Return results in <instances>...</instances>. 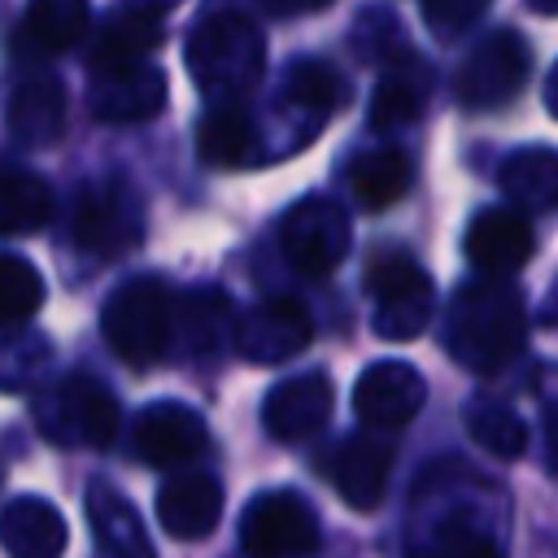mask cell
<instances>
[{
	"label": "cell",
	"mask_w": 558,
	"mask_h": 558,
	"mask_svg": "<svg viewBox=\"0 0 558 558\" xmlns=\"http://www.w3.org/2000/svg\"><path fill=\"white\" fill-rule=\"evenodd\" d=\"M541 323L558 331V279L549 283V296H545V310H541Z\"/></svg>",
	"instance_id": "cell-38"
},
{
	"label": "cell",
	"mask_w": 558,
	"mask_h": 558,
	"mask_svg": "<svg viewBox=\"0 0 558 558\" xmlns=\"http://www.w3.org/2000/svg\"><path fill=\"white\" fill-rule=\"evenodd\" d=\"M353 48L362 61H405V31L388 9H362L353 26Z\"/></svg>",
	"instance_id": "cell-34"
},
{
	"label": "cell",
	"mask_w": 558,
	"mask_h": 558,
	"mask_svg": "<svg viewBox=\"0 0 558 558\" xmlns=\"http://www.w3.org/2000/svg\"><path fill=\"white\" fill-rule=\"evenodd\" d=\"M87 105H92V118L100 122H144L166 105V74L148 61L135 70L100 74Z\"/></svg>",
	"instance_id": "cell-21"
},
{
	"label": "cell",
	"mask_w": 558,
	"mask_h": 558,
	"mask_svg": "<svg viewBox=\"0 0 558 558\" xmlns=\"http://www.w3.org/2000/svg\"><path fill=\"white\" fill-rule=\"evenodd\" d=\"M209 449L205 418L183 401H153L131 423V453L157 471H174L196 462Z\"/></svg>",
	"instance_id": "cell-11"
},
{
	"label": "cell",
	"mask_w": 558,
	"mask_h": 558,
	"mask_svg": "<svg viewBox=\"0 0 558 558\" xmlns=\"http://www.w3.org/2000/svg\"><path fill=\"white\" fill-rule=\"evenodd\" d=\"M65 126V87L52 78V74H35V78H22L9 96V131L17 144L26 148H39V144H52Z\"/></svg>",
	"instance_id": "cell-25"
},
{
	"label": "cell",
	"mask_w": 558,
	"mask_h": 558,
	"mask_svg": "<svg viewBox=\"0 0 558 558\" xmlns=\"http://www.w3.org/2000/svg\"><path fill=\"white\" fill-rule=\"evenodd\" d=\"M488 9V0H423V22L432 35L453 39L462 31H471V22Z\"/></svg>",
	"instance_id": "cell-35"
},
{
	"label": "cell",
	"mask_w": 558,
	"mask_h": 558,
	"mask_svg": "<svg viewBox=\"0 0 558 558\" xmlns=\"http://www.w3.org/2000/svg\"><path fill=\"white\" fill-rule=\"evenodd\" d=\"M532 65V48L519 31L501 26L488 31L480 44H471V52L458 61L453 70V96L466 109H497L506 100L519 96L523 78Z\"/></svg>",
	"instance_id": "cell-9"
},
{
	"label": "cell",
	"mask_w": 558,
	"mask_h": 558,
	"mask_svg": "<svg viewBox=\"0 0 558 558\" xmlns=\"http://www.w3.org/2000/svg\"><path fill=\"white\" fill-rule=\"evenodd\" d=\"M310 336H314V318L296 296H266L231 323L235 353L262 366L296 357L310 344Z\"/></svg>",
	"instance_id": "cell-10"
},
{
	"label": "cell",
	"mask_w": 558,
	"mask_h": 558,
	"mask_svg": "<svg viewBox=\"0 0 558 558\" xmlns=\"http://www.w3.org/2000/svg\"><path fill=\"white\" fill-rule=\"evenodd\" d=\"M196 157L209 170H231L257 157V122L240 100H218L196 122Z\"/></svg>",
	"instance_id": "cell-22"
},
{
	"label": "cell",
	"mask_w": 558,
	"mask_h": 558,
	"mask_svg": "<svg viewBox=\"0 0 558 558\" xmlns=\"http://www.w3.org/2000/svg\"><path fill=\"white\" fill-rule=\"evenodd\" d=\"M187 74L222 100H240L266 70V35L244 13H209L187 35Z\"/></svg>",
	"instance_id": "cell-3"
},
{
	"label": "cell",
	"mask_w": 558,
	"mask_h": 558,
	"mask_svg": "<svg viewBox=\"0 0 558 558\" xmlns=\"http://www.w3.org/2000/svg\"><path fill=\"white\" fill-rule=\"evenodd\" d=\"M344 183L362 209H388L397 205L414 183V161L405 148H366L349 161Z\"/></svg>",
	"instance_id": "cell-26"
},
{
	"label": "cell",
	"mask_w": 558,
	"mask_h": 558,
	"mask_svg": "<svg viewBox=\"0 0 558 558\" xmlns=\"http://www.w3.org/2000/svg\"><path fill=\"white\" fill-rule=\"evenodd\" d=\"M545 432H549V445H554V462H558V401L549 405V418H545Z\"/></svg>",
	"instance_id": "cell-39"
},
{
	"label": "cell",
	"mask_w": 558,
	"mask_h": 558,
	"mask_svg": "<svg viewBox=\"0 0 558 558\" xmlns=\"http://www.w3.org/2000/svg\"><path fill=\"white\" fill-rule=\"evenodd\" d=\"M532 248H536V235L523 209L514 205H484L466 227V257L484 275H501V279L519 275Z\"/></svg>",
	"instance_id": "cell-14"
},
{
	"label": "cell",
	"mask_w": 558,
	"mask_h": 558,
	"mask_svg": "<svg viewBox=\"0 0 558 558\" xmlns=\"http://www.w3.org/2000/svg\"><path fill=\"white\" fill-rule=\"evenodd\" d=\"M497 187L506 192V205L523 214L558 209V148H545V144L514 148L497 170Z\"/></svg>",
	"instance_id": "cell-24"
},
{
	"label": "cell",
	"mask_w": 558,
	"mask_h": 558,
	"mask_svg": "<svg viewBox=\"0 0 558 558\" xmlns=\"http://www.w3.org/2000/svg\"><path fill=\"white\" fill-rule=\"evenodd\" d=\"M83 514L92 523L96 558H157L153 554V541L144 532V519L135 514V506L109 480H92L87 484Z\"/></svg>",
	"instance_id": "cell-17"
},
{
	"label": "cell",
	"mask_w": 558,
	"mask_h": 558,
	"mask_svg": "<svg viewBox=\"0 0 558 558\" xmlns=\"http://www.w3.org/2000/svg\"><path fill=\"white\" fill-rule=\"evenodd\" d=\"M144 240V201L131 179L105 174L78 187L70 205V244L87 257L113 262L140 248Z\"/></svg>",
	"instance_id": "cell-4"
},
{
	"label": "cell",
	"mask_w": 558,
	"mask_h": 558,
	"mask_svg": "<svg viewBox=\"0 0 558 558\" xmlns=\"http://www.w3.org/2000/svg\"><path fill=\"white\" fill-rule=\"evenodd\" d=\"M427 401V384L410 362L379 357L371 362L353 384V410L371 432L405 427Z\"/></svg>",
	"instance_id": "cell-12"
},
{
	"label": "cell",
	"mask_w": 558,
	"mask_h": 558,
	"mask_svg": "<svg viewBox=\"0 0 558 558\" xmlns=\"http://www.w3.org/2000/svg\"><path fill=\"white\" fill-rule=\"evenodd\" d=\"M532 13H541V17H558V0H523Z\"/></svg>",
	"instance_id": "cell-40"
},
{
	"label": "cell",
	"mask_w": 558,
	"mask_h": 558,
	"mask_svg": "<svg viewBox=\"0 0 558 558\" xmlns=\"http://www.w3.org/2000/svg\"><path fill=\"white\" fill-rule=\"evenodd\" d=\"M105 344L135 371L161 362L174 344V288L161 275L122 279L100 310Z\"/></svg>",
	"instance_id": "cell-2"
},
{
	"label": "cell",
	"mask_w": 558,
	"mask_h": 558,
	"mask_svg": "<svg viewBox=\"0 0 558 558\" xmlns=\"http://www.w3.org/2000/svg\"><path fill=\"white\" fill-rule=\"evenodd\" d=\"M231 331V305L218 288H196L187 301H174V336L187 353L214 357L227 344Z\"/></svg>",
	"instance_id": "cell-29"
},
{
	"label": "cell",
	"mask_w": 558,
	"mask_h": 558,
	"mask_svg": "<svg viewBox=\"0 0 558 558\" xmlns=\"http://www.w3.org/2000/svg\"><path fill=\"white\" fill-rule=\"evenodd\" d=\"M44 440L61 449H109L118 436V397L96 375H65L31 405Z\"/></svg>",
	"instance_id": "cell-5"
},
{
	"label": "cell",
	"mask_w": 558,
	"mask_h": 558,
	"mask_svg": "<svg viewBox=\"0 0 558 558\" xmlns=\"http://www.w3.org/2000/svg\"><path fill=\"white\" fill-rule=\"evenodd\" d=\"M135 4H140V9H157V13H161V9H174L179 0H135Z\"/></svg>",
	"instance_id": "cell-41"
},
{
	"label": "cell",
	"mask_w": 558,
	"mask_h": 558,
	"mask_svg": "<svg viewBox=\"0 0 558 558\" xmlns=\"http://www.w3.org/2000/svg\"><path fill=\"white\" fill-rule=\"evenodd\" d=\"M240 549L248 558H310L318 549V514L292 488L257 493L240 514Z\"/></svg>",
	"instance_id": "cell-8"
},
{
	"label": "cell",
	"mask_w": 558,
	"mask_h": 558,
	"mask_svg": "<svg viewBox=\"0 0 558 558\" xmlns=\"http://www.w3.org/2000/svg\"><path fill=\"white\" fill-rule=\"evenodd\" d=\"M466 432L475 436V445L501 462H514L523 458L527 449V423L519 418V410H510L506 401H493V397H475L462 414Z\"/></svg>",
	"instance_id": "cell-30"
},
{
	"label": "cell",
	"mask_w": 558,
	"mask_h": 558,
	"mask_svg": "<svg viewBox=\"0 0 558 558\" xmlns=\"http://www.w3.org/2000/svg\"><path fill=\"white\" fill-rule=\"evenodd\" d=\"M366 296H371V323L384 340H414L427 331L436 310L432 275L401 253H384L366 270Z\"/></svg>",
	"instance_id": "cell-6"
},
{
	"label": "cell",
	"mask_w": 558,
	"mask_h": 558,
	"mask_svg": "<svg viewBox=\"0 0 558 558\" xmlns=\"http://www.w3.org/2000/svg\"><path fill=\"white\" fill-rule=\"evenodd\" d=\"M166 39V22L157 9H118L100 35L92 39V52H87V70L100 78V74H118V70H135L148 61V52H157Z\"/></svg>",
	"instance_id": "cell-16"
},
{
	"label": "cell",
	"mask_w": 558,
	"mask_h": 558,
	"mask_svg": "<svg viewBox=\"0 0 558 558\" xmlns=\"http://www.w3.org/2000/svg\"><path fill=\"white\" fill-rule=\"evenodd\" d=\"M222 519V488L209 471H174L157 488V523L174 541H201Z\"/></svg>",
	"instance_id": "cell-15"
},
{
	"label": "cell",
	"mask_w": 558,
	"mask_h": 558,
	"mask_svg": "<svg viewBox=\"0 0 558 558\" xmlns=\"http://www.w3.org/2000/svg\"><path fill=\"white\" fill-rule=\"evenodd\" d=\"M331 0H262V9L275 13V17H301V13H318Z\"/></svg>",
	"instance_id": "cell-36"
},
{
	"label": "cell",
	"mask_w": 558,
	"mask_h": 558,
	"mask_svg": "<svg viewBox=\"0 0 558 558\" xmlns=\"http://www.w3.org/2000/svg\"><path fill=\"white\" fill-rule=\"evenodd\" d=\"M541 92H545V109L558 118V61L549 65V74H545V87H541Z\"/></svg>",
	"instance_id": "cell-37"
},
{
	"label": "cell",
	"mask_w": 558,
	"mask_h": 558,
	"mask_svg": "<svg viewBox=\"0 0 558 558\" xmlns=\"http://www.w3.org/2000/svg\"><path fill=\"white\" fill-rule=\"evenodd\" d=\"M39 305H44V275L17 253H0V331L22 327Z\"/></svg>",
	"instance_id": "cell-32"
},
{
	"label": "cell",
	"mask_w": 558,
	"mask_h": 558,
	"mask_svg": "<svg viewBox=\"0 0 558 558\" xmlns=\"http://www.w3.org/2000/svg\"><path fill=\"white\" fill-rule=\"evenodd\" d=\"M65 519L52 501L22 493L0 506V545L9 558H61L65 554Z\"/></svg>",
	"instance_id": "cell-19"
},
{
	"label": "cell",
	"mask_w": 558,
	"mask_h": 558,
	"mask_svg": "<svg viewBox=\"0 0 558 558\" xmlns=\"http://www.w3.org/2000/svg\"><path fill=\"white\" fill-rule=\"evenodd\" d=\"M349 244H353L349 214H344V205H340L336 196H327V192H310V196H301V201L283 214L279 248H283V262H288L296 275H310V279L331 275V270L349 257Z\"/></svg>",
	"instance_id": "cell-7"
},
{
	"label": "cell",
	"mask_w": 558,
	"mask_h": 558,
	"mask_svg": "<svg viewBox=\"0 0 558 558\" xmlns=\"http://www.w3.org/2000/svg\"><path fill=\"white\" fill-rule=\"evenodd\" d=\"M52 183L35 170H0V235H35L52 222Z\"/></svg>",
	"instance_id": "cell-28"
},
{
	"label": "cell",
	"mask_w": 558,
	"mask_h": 558,
	"mask_svg": "<svg viewBox=\"0 0 558 558\" xmlns=\"http://www.w3.org/2000/svg\"><path fill=\"white\" fill-rule=\"evenodd\" d=\"M527 344V305L519 283L501 275L471 279L453 292L445 310V349L458 366L475 375L506 371Z\"/></svg>",
	"instance_id": "cell-1"
},
{
	"label": "cell",
	"mask_w": 558,
	"mask_h": 558,
	"mask_svg": "<svg viewBox=\"0 0 558 558\" xmlns=\"http://www.w3.org/2000/svg\"><path fill=\"white\" fill-rule=\"evenodd\" d=\"M410 558H506L497 527L480 514H445L436 519L410 549Z\"/></svg>",
	"instance_id": "cell-27"
},
{
	"label": "cell",
	"mask_w": 558,
	"mask_h": 558,
	"mask_svg": "<svg viewBox=\"0 0 558 558\" xmlns=\"http://www.w3.org/2000/svg\"><path fill=\"white\" fill-rule=\"evenodd\" d=\"M331 401H336V388L323 371H301V375H288L279 379L270 392H266V405H262V423L266 432L279 440V445H296V440H310L327 427L331 418Z\"/></svg>",
	"instance_id": "cell-13"
},
{
	"label": "cell",
	"mask_w": 558,
	"mask_h": 558,
	"mask_svg": "<svg viewBox=\"0 0 558 558\" xmlns=\"http://www.w3.org/2000/svg\"><path fill=\"white\" fill-rule=\"evenodd\" d=\"M344 100H349L344 74L331 61H318V57L296 61L283 74V87H279V109L292 122H305V135L318 131L323 118H331L336 109H344Z\"/></svg>",
	"instance_id": "cell-20"
},
{
	"label": "cell",
	"mask_w": 558,
	"mask_h": 558,
	"mask_svg": "<svg viewBox=\"0 0 558 558\" xmlns=\"http://www.w3.org/2000/svg\"><path fill=\"white\" fill-rule=\"evenodd\" d=\"M371 126L375 131H392V126H410L423 113V78L405 74V70H388L379 78V87L371 92Z\"/></svg>",
	"instance_id": "cell-33"
},
{
	"label": "cell",
	"mask_w": 558,
	"mask_h": 558,
	"mask_svg": "<svg viewBox=\"0 0 558 558\" xmlns=\"http://www.w3.org/2000/svg\"><path fill=\"white\" fill-rule=\"evenodd\" d=\"M331 484L353 510H375L388 493L392 475V445L379 436H349L331 458Z\"/></svg>",
	"instance_id": "cell-18"
},
{
	"label": "cell",
	"mask_w": 558,
	"mask_h": 558,
	"mask_svg": "<svg viewBox=\"0 0 558 558\" xmlns=\"http://www.w3.org/2000/svg\"><path fill=\"white\" fill-rule=\"evenodd\" d=\"M87 22H92L87 0H26L13 44L26 57H57L87 35Z\"/></svg>",
	"instance_id": "cell-23"
},
{
	"label": "cell",
	"mask_w": 558,
	"mask_h": 558,
	"mask_svg": "<svg viewBox=\"0 0 558 558\" xmlns=\"http://www.w3.org/2000/svg\"><path fill=\"white\" fill-rule=\"evenodd\" d=\"M52 371V340L26 327H4L0 336V392H26Z\"/></svg>",
	"instance_id": "cell-31"
}]
</instances>
